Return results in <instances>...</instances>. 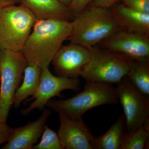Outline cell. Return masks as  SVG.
Masks as SVG:
<instances>
[{
    "label": "cell",
    "instance_id": "obj_24",
    "mask_svg": "<svg viewBox=\"0 0 149 149\" xmlns=\"http://www.w3.org/2000/svg\"><path fill=\"white\" fill-rule=\"evenodd\" d=\"M19 3V0H0V6L16 4Z\"/></svg>",
    "mask_w": 149,
    "mask_h": 149
},
{
    "label": "cell",
    "instance_id": "obj_3",
    "mask_svg": "<svg viewBox=\"0 0 149 149\" xmlns=\"http://www.w3.org/2000/svg\"><path fill=\"white\" fill-rule=\"evenodd\" d=\"M88 49L91 60L81 75L87 82L118 84L127 76L135 62L124 55L102 47L94 46Z\"/></svg>",
    "mask_w": 149,
    "mask_h": 149
},
{
    "label": "cell",
    "instance_id": "obj_20",
    "mask_svg": "<svg viewBox=\"0 0 149 149\" xmlns=\"http://www.w3.org/2000/svg\"><path fill=\"white\" fill-rule=\"evenodd\" d=\"M124 4L134 10L149 14V0H124Z\"/></svg>",
    "mask_w": 149,
    "mask_h": 149
},
{
    "label": "cell",
    "instance_id": "obj_12",
    "mask_svg": "<svg viewBox=\"0 0 149 149\" xmlns=\"http://www.w3.org/2000/svg\"><path fill=\"white\" fill-rule=\"evenodd\" d=\"M52 111L44 108L38 119L22 127L13 128L11 138L3 149H33L42 134L47 120Z\"/></svg>",
    "mask_w": 149,
    "mask_h": 149
},
{
    "label": "cell",
    "instance_id": "obj_17",
    "mask_svg": "<svg viewBox=\"0 0 149 149\" xmlns=\"http://www.w3.org/2000/svg\"><path fill=\"white\" fill-rule=\"evenodd\" d=\"M126 77L138 91L149 97V59L135 61Z\"/></svg>",
    "mask_w": 149,
    "mask_h": 149
},
{
    "label": "cell",
    "instance_id": "obj_6",
    "mask_svg": "<svg viewBox=\"0 0 149 149\" xmlns=\"http://www.w3.org/2000/svg\"><path fill=\"white\" fill-rule=\"evenodd\" d=\"M28 63L22 52L0 51V122H6Z\"/></svg>",
    "mask_w": 149,
    "mask_h": 149
},
{
    "label": "cell",
    "instance_id": "obj_7",
    "mask_svg": "<svg viewBox=\"0 0 149 149\" xmlns=\"http://www.w3.org/2000/svg\"><path fill=\"white\" fill-rule=\"evenodd\" d=\"M116 88L125 117V130L130 133L140 128L149 119V98L138 91L127 77Z\"/></svg>",
    "mask_w": 149,
    "mask_h": 149
},
{
    "label": "cell",
    "instance_id": "obj_18",
    "mask_svg": "<svg viewBox=\"0 0 149 149\" xmlns=\"http://www.w3.org/2000/svg\"><path fill=\"white\" fill-rule=\"evenodd\" d=\"M149 137V119L134 132H126L121 149H143L148 146Z\"/></svg>",
    "mask_w": 149,
    "mask_h": 149
},
{
    "label": "cell",
    "instance_id": "obj_25",
    "mask_svg": "<svg viewBox=\"0 0 149 149\" xmlns=\"http://www.w3.org/2000/svg\"><path fill=\"white\" fill-rule=\"evenodd\" d=\"M61 3L63 4L65 6L69 7L70 6L71 4L72 0H58Z\"/></svg>",
    "mask_w": 149,
    "mask_h": 149
},
{
    "label": "cell",
    "instance_id": "obj_4",
    "mask_svg": "<svg viewBox=\"0 0 149 149\" xmlns=\"http://www.w3.org/2000/svg\"><path fill=\"white\" fill-rule=\"evenodd\" d=\"M118 101L116 88L110 84L87 82L82 92L64 100H50L48 107L57 112L75 118H81L86 112L103 105L116 104Z\"/></svg>",
    "mask_w": 149,
    "mask_h": 149
},
{
    "label": "cell",
    "instance_id": "obj_19",
    "mask_svg": "<svg viewBox=\"0 0 149 149\" xmlns=\"http://www.w3.org/2000/svg\"><path fill=\"white\" fill-rule=\"evenodd\" d=\"M33 149H62L57 133L45 125L39 143Z\"/></svg>",
    "mask_w": 149,
    "mask_h": 149
},
{
    "label": "cell",
    "instance_id": "obj_1",
    "mask_svg": "<svg viewBox=\"0 0 149 149\" xmlns=\"http://www.w3.org/2000/svg\"><path fill=\"white\" fill-rule=\"evenodd\" d=\"M72 29V21L37 19L22 51L28 65L49 68Z\"/></svg>",
    "mask_w": 149,
    "mask_h": 149
},
{
    "label": "cell",
    "instance_id": "obj_23",
    "mask_svg": "<svg viewBox=\"0 0 149 149\" xmlns=\"http://www.w3.org/2000/svg\"><path fill=\"white\" fill-rule=\"evenodd\" d=\"M118 0H93L89 4V6H93L100 7L110 8Z\"/></svg>",
    "mask_w": 149,
    "mask_h": 149
},
{
    "label": "cell",
    "instance_id": "obj_14",
    "mask_svg": "<svg viewBox=\"0 0 149 149\" xmlns=\"http://www.w3.org/2000/svg\"><path fill=\"white\" fill-rule=\"evenodd\" d=\"M111 10L123 30L149 35V14L143 13L124 4L114 5Z\"/></svg>",
    "mask_w": 149,
    "mask_h": 149
},
{
    "label": "cell",
    "instance_id": "obj_10",
    "mask_svg": "<svg viewBox=\"0 0 149 149\" xmlns=\"http://www.w3.org/2000/svg\"><path fill=\"white\" fill-rule=\"evenodd\" d=\"M91 58V52L88 48L70 43L61 46L52 63L57 76L77 78L81 77Z\"/></svg>",
    "mask_w": 149,
    "mask_h": 149
},
{
    "label": "cell",
    "instance_id": "obj_22",
    "mask_svg": "<svg viewBox=\"0 0 149 149\" xmlns=\"http://www.w3.org/2000/svg\"><path fill=\"white\" fill-rule=\"evenodd\" d=\"M13 129L7 125L6 122H0V146L10 140Z\"/></svg>",
    "mask_w": 149,
    "mask_h": 149
},
{
    "label": "cell",
    "instance_id": "obj_21",
    "mask_svg": "<svg viewBox=\"0 0 149 149\" xmlns=\"http://www.w3.org/2000/svg\"><path fill=\"white\" fill-rule=\"evenodd\" d=\"M92 0H72L69 8L75 17L88 6Z\"/></svg>",
    "mask_w": 149,
    "mask_h": 149
},
{
    "label": "cell",
    "instance_id": "obj_11",
    "mask_svg": "<svg viewBox=\"0 0 149 149\" xmlns=\"http://www.w3.org/2000/svg\"><path fill=\"white\" fill-rule=\"evenodd\" d=\"M59 128L57 132L62 149H92V134L83 118H75L58 113Z\"/></svg>",
    "mask_w": 149,
    "mask_h": 149
},
{
    "label": "cell",
    "instance_id": "obj_2",
    "mask_svg": "<svg viewBox=\"0 0 149 149\" xmlns=\"http://www.w3.org/2000/svg\"><path fill=\"white\" fill-rule=\"evenodd\" d=\"M70 43L90 48L123 30L111 9L100 7L84 9L72 21Z\"/></svg>",
    "mask_w": 149,
    "mask_h": 149
},
{
    "label": "cell",
    "instance_id": "obj_13",
    "mask_svg": "<svg viewBox=\"0 0 149 149\" xmlns=\"http://www.w3.org/2000/svg\"><path fill=\"white\" fill-rule=\"evenodd\" d=\"M37 19H56L71 21L74 16L68 7L58 0H19Z\"/></svg>",
    "mask_w": 149,
    "mask_h": 149
},
{
    "label": "cell",
    "instance_id": "obj_8",
    "mask_svg": "<svg viewBox=\"0 0 149 149\" xmlns=\"http://www.w3.org/2000/svg\"><path fill=\"white\" fill-rule=\"evenodd\" d=\"M79 78H69L54 75L49 68H42L40 83L36 93L27 101L34 100L21 113L27 115L33 110L44 109L51 99L56 96L61 97V93L66 90L77 91L80 89Z\"/></svg>",
    "mask_w": 149,
    "mask_h": 149
},
{
    "label": "cell",
    "instance_id": "obj_16",
    "mask_svg": "<svg viewBox=\"0 0 149 149\" xmlns=\"http://www.w3.org/2000/svg\"><path fill=\"white\" fill-rule=\"evenodd\" d=\"M42 68L35 65H28L24 70L22 84L18 87L15 94L13 106L18 108L22 102L36 93L40 83Z\"/></svg>",
    "mask_w": 149,
    "mask_h": 149
},
{
    "label": "cell",
    "instance_id": "obj_15",
    "mask_svg": "<svg viewBox=\"0 0 149 149\" xmlns=\"http://www.w3.org/2000/svg\"><path fill=\"white\" fill-rule=\"evenodd\" d=\"M126 132L123 114L103 135L99 137L92 135L91 143L92 149H121Z\"/></svg>",
    "mask_w": 149,
    "mask_h": 149
},
{
    "label": "cell",
    "instance_id": "obj_5",
    "mask_svg": "<svg viewBox=\"0 0 149 149\" xmlns=\"http://www.w3.org/2000/svg\"><path fill=\"white\" fill-rule=\"evenodd\" d=\"M37 19L21 4L0 6V51L22 52Z\"/></svg>",
    "mask_w": 149,
    "mask_h": 149
},
{
    "label": "cell",
    "instance_id": "obj_9",
    "mask_svg": "<svg viewBox=\"0 0 149 149\" xmlns=\"http://www.w3.org/2000/svg\"><path fill=\"white\" fill-rule=\"evenodd\" d=\"M99 44L102 48L122 54L134 61L149 59V38L147 35L122 30Z\"/></svg>",
    "mask_w": 149,
    "mask_h": 149
}]
</instances>
